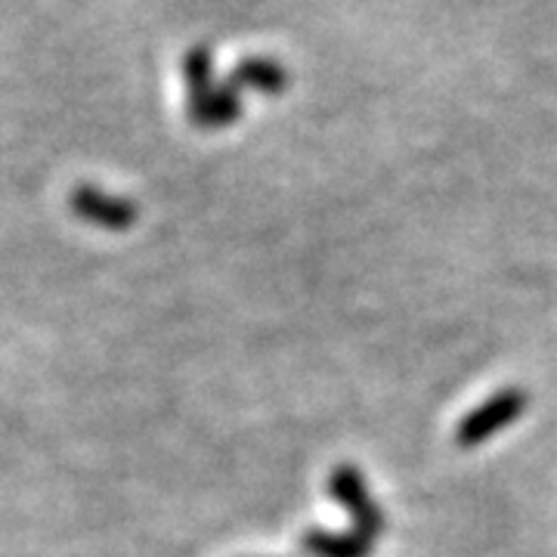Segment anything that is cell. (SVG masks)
I'll use <instances>...</instances> for the list:
<instances>
[{
	"instance_id": "6da1fadb",
	"label": "cell",
	"mask_w": 557,
	"mask_h": 557,
	"mask_svg": "<svg viewBox=\"0 0 557 557\" xmlns=\"http://www.w3.org/2000/svg\"><path fill=\"white\" fill-rule=\"evenodd\" d=\"M69 208L72 214L90 226H100V230H109V233H127L134 230L139 220L137 201L121 199V196H112L94 183H78L72 193H69Z\"/></svg>"
},
{
	"instance_id": "7a4b0ae2",
	"label": "cell",
	"mask_w": 557,
	"mask_h": 557,
	"mask_svg": "<svg viewBox=\"0 0 557 557\" xmlns=\"http://www.w3.org/2000/svg\"><path fill=\"white\" fill-rule=\"evenodd\" d=\"M527 409V394L523 391H502L496 397H490L480 409H474L471 416H465L458 421L456 443L461 449H474L480 443H486L490 437H496L498 431H505L508 424H515Z\"/></svg>"
},
{
	"instance_id": "3957f363",
	"label": "cell",
	"mask_w": 557,
	"mask_h": 557,
	"mask_svg": "<svg viewBox=\"0 0 557 557\" xmlns=\"http://www.w3.org/2000/svg\"><path fill=\"white\" fill-rule=\"evenodd\" d=\"M329 493L332 498H338L341 505L350 511V518H354V530H357L359 536L366 539H379L381 533V508L375 498L369 496V490H366V480L359 474L357 468H350V465H341L332 471V478H329Z\"/></svg>"
},
{
	"instance_id": "277c9868",
	"label": "cell",
	"mask_w": 557,
	"mask_h": 557,
	"mask_svg": "<svg viewBox=\"0 0 557 557\" xmlns=\"http://www.w3.org/2000/svg\"><path fill=\"white\" fill-rule=\"evenodd\" d=\"M186 109H189V121H193L196 127H230V124L239 121L242 115L239 90H236L233 84L214 87L208 97L193 100Z\"/></svg>"
},
{
	"instance_id": "5b68a950",
	"label": "cell",
	"mask_w": 557,
	"mask_h": 557,
	"mask_svg": "<svg viewBox=\"0 0 557 557\" xmlns=\"http://www.w3.org/2000/svg\"><path fill=\"white\" fill-rule=\"evenodd\" d=\"M300 545L304 552L313 557H369L372 552V539L359 536L357 530L347 533V536H338V533H322V530H307L300 536Z\"/></svg>"
},
{
	"instance_id": "8992f818",
	"label": "cell",
	"mask_w": 557,
	"mask_h": 557,
	"mask_svg": "<svg viewBox=\"0 0 557 557\" xmlns=\"http://www.w3.org/2000/svg\"><path fill=\"white\" fill-rule=\"evenodd\" d=\"M230 84L233 87H248V90H258V94H282L285 84H288V75L278 62L270 60H242L233 75H230Z\"/></svg>"
},
{
	"instance_id": "52a82bcc",
	"label": "cell",
	"mask_w": 557,
	"mask_h": 557,
	"mask_svg": "<svg viewBox=\"0 0 557 557\" xmlns=\"http://www.w3.org/2000/svg\"><path fill=\"white\" fill-rule=\"evenodd\" d=\"M183 78L189 87V102L201 100L214 90V62L208 47H193L183 60Z\"/></svg>"
}]
</instances>
